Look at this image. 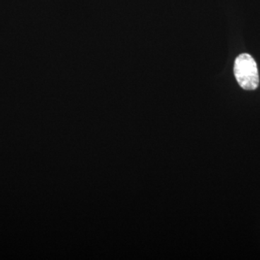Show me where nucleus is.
<instances>
[{
  "mask_svg": "<svg viewBox=\"0 0 260 260\" xmlns=\"http://www.w3.org/2000/svg\"><path fill=\"white\" fill-rule=\"evenodd\" d=\"M234 75L239 85L244 90H255L259 85L257 65L249 54H240L234 63Z\"/></svg>",
  "mask_w": 260,
  "mask_h": 260,
  "instance_id": "f257e3e1",
  "label": "nucleus"
}]
</instances>
